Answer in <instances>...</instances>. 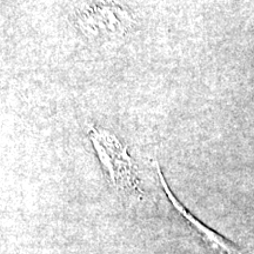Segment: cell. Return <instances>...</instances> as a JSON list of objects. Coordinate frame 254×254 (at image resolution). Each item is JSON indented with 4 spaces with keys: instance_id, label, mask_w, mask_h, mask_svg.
<instances>
[{
    "instance_id": "1",
    "label": "cell",
    "mask_w": 254,
    "mask_h": 254,
    "mask_svg": "<svg viewBox=\"0 0 254 254\" xmlns=\"http://www.w3.org/2000/svg\"><path fill=\"white\" fill-rule=\"evenodd\" d=\"M91 140L111 182L122 190L138 189L134 165L126 148L112 134L101 129L91 132Z\"/></svg>"
},
{
    "instance_id": "2",
    "label": "cell",
    "mask_w": 254,
    "mask_h": 254,
    "mask_svg": "<svg viewBox=\"0 0 254 254\" xmlns=\"http://www.w3.org/2000/svg\"><path fill=\"white\" fill-rule=\"evenodd\" d=\"M158 173H159V178H160L161 185H163L164 190L166 192L168 199H170V201L172 202V205L174 206V207H176L177 211L179 212V213L182 214L183 217L185 218L186 220L189 221L190 224L192 225V226L194 227L196 231L199 232L200 236L204 238L206 243L211 245L212 249L218 251L219 254H240L239 251L237 250V247H234L233 245H232V244L228 243L226 239H224V238L219 236V234L215 233V232L209 230V228L206 227L204 224H201V222L196 220V219L193 217L192 214H190L189 212L186 211V208L184 207V206L180 205V202L178 201V200L173 196L172 193H171V190L167 186L166 180H165L163 173H161L160 168H158Z\"/></svg>"
}]
</instances>
